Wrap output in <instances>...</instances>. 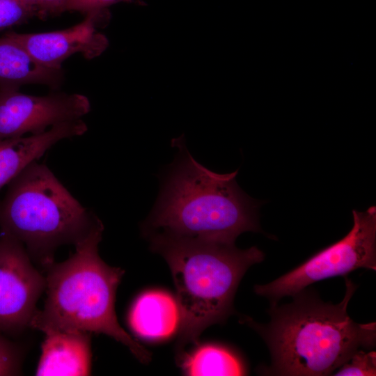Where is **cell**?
I'll list each match as a JSON object with an SVG mask.
<instances>
[{
    "instance_id": "cell-1",
    "label": "cell",
    "mask_w": 376,
    "mask_h": 376,
    "mask_svg": "<svg viewBox=\"0 0 376 376\" xmlns=\"http://www.w3.org/2000/svg\"><path fill=\"white\" fill-rule=\"evenodd\" d=\"M345 281V296L337 304L323 301L316 292L306 288L292 296L290 303L271 304L267 324L242 318L241 322L256 331L269 348L271 364L261 373L330 375L359 348L375 347V322L357 323L347 314L357 285L347 277Z\"/></svg>"
},
{
    "instance_id": "cell-2",
    "label": "cell",
    "mask_w": 376,
    "mask_h": 376,
    "mask_svg": "<svg viewBox=\"0 0 376 376\" xmlns=\"http://www.w3.org/2000/svg\"><path fill=\"white\" fill-rule=\"evenodd\" d=\"M150 249L166 260L176 290L180 320L177 343L180 361L202 332L222 323L234 312L241 279L265 254L256 246L237 248L224 243L152 233L144 235Z\"/></svg>"
},
{
    "instance_id": "cell-3",
    "label": "cell",
    "mask_w": 376,
    "mask_h": 376,
    "mask_svg": "<svg viewBox=\"0 0 376 376\" xmlns=\"http://www.w3.org/2000/svg\"><path fill=\"white\" fill-rule=\"evenodd\" d=\"M237 174L213 172L180 147L142 233L235 243L242 233L260 232L257 202L238 186Z\"/></svg>"
},
{
    "instance_id": "cell-4",
    "label": "cell",
    "mask_w": 376,
    "mask_h": 376,
    "mask_svg": "<svg viewBox=\"0 0 376 376\" xmlns=\"http://www.w3.org/2000/svg\"><path fill=\"white\" fill-rule=\"evenodd\" d=\"M104 225L100 221L89 234L75 244L66 260L47 266V297L35 313L29 327L45 334L80 331L107 335L125 345L141 362L150 353L119 324L115 311L117 288L124 274L100 256L98 245Z\"/></svg>"
},
{
    "instance_id": "cell-5",
    "label": "cell",
    "mask_w": 376,
    "mask_h": 376,
    "mask_svg": "<svg viewBox=\"0 0 376 376\" xmlns=\"http://www.w3.org/2000/svg\"><path fill=\"white\" fill-rule=\"evenodd\" d=\"M7 186L0 200V232L19 241L31 258L46 267L58 247L77 244L100 221L37 161Z\"/></svg>"
},
{
    "instance_id": "cell-6",
    "label": "cell",
    "mask_w": 376,
    "mask_h": 376,
    "mask_svg": "<svg viewBox=\"0 0 376 376\" xmlns=\"http://www.w3.org/2000/svg\"><path fill=\"white\" fill-rule=\"evenodd\" d=\"M353 226L341 240L270 283L256 285L254 292L276 304L317 281L345 276L359 268L376 270V207L352 211Z\"/></svg>"
},
{
    "instance_id": "cell-7",
    "label": "cell",
    "mask_w": 376,
    "mask_h": 376,
    "mask_svg": "<svg viewBox=\"0 0 376 376\" xmlns=\"http://www.w3.org/2000/svg\"><path fill=\"white\" fill-rule=\"evenodd\" d=\"M0 233V331L20 332L30 325L46 279L24 245Z\"/></svg>"
},
{
    "instance_id": "cell-8",
    "label": "cell",
    "mask_w": 376,
    "mask_h": 376,
    "mask_svg": "<svg viewBox=\"0 0 376 376\" xmlns=\"http://www.w3.org/2000/svg\"><path fill=\"white\" fill-rule=\"evenodd\" d=\"M91 109L87 97L79 93L24 94L0 89V139L41 133L65 122L81 119Z\"/></svg>"
},
{
    "instance_id": "cell-9",
    "label": "cell",
    "mask_w": 376,
    "mask_h": 376,
    "mask_svg": "<svg viewBox=\"0 0 376 376\" xmlns=\"http://www.w3.org/2000/svg\"><path fill=\"white\" fill-rule=\"evenodd\" d=\"M105 11L89 12L82 22L63 30L37 33L7 31L3 36L20 45L40 64L60 70L63 62L73 54L93 59L106 49L108 40L98 30L106 19Z\"/></svg>"
},
{
    "instance_id": "cell-10",
    "label": "cell",
    "mask_w": 376,
    "mask_h": 376,
    "mask_svg": "<svg viewBox=\"0 0 376 376\" xmlns=\"http://www.w3.org/2000/svg\"><path fill=\"white\" fill-rule=\"evenodd\" d=\"M88 130L81 120L55 125L29 136L0 139V190L57 142L81 136Z\"/></svg>"
},
{
    "instance_id": "cell-11",
    "label": "cell",
    "mask_w": 376,
    "mask_h": 376,
    "mask_svg": "<svg viewBox=\"0 0 376 376\" xmlns=\"http://www.w3.org/2000/svg\"><path fill=\"white\" fill-rule=\"evenodd\" d=\"M91 369L90 333L54 331L45 334L36 375H88Z\"/></svg>"
},
{
    "instance_id": "cell-12",
    "label": "cell",
    "mask_w": 376,
    "mask_h": 376,
    "mask_svg": "<svg viewBox=\"0 0 376 376\" xmlns=\"http://www.w3.org/2000/svg\"><path fill=\"white\" fill-rule=\"evenodd\" d=\"M180 309L176 299L163 290L142 293L134 302L129 315L132 331L149 340L165 339L179 329Z\"/></svg>"
},
{
    "instance_id": "cell-13",
    "label": "cell",
    "mask_w": 376,
    "mask_h": 376,
    "mask_svg": "<svg viewBox=\"0 0 376 376\" xmlns=\"http://www.w3.org/2000/svg\"><path fill=\"white\" fill-rule=\"evenodd\" d=\"M63 69L46 67L17 42L0 38V89H19L25 84L56 88L63 82Z\"/></svg>"
},
{
    "instance_id": "cell-14",
    "label": "cell",
    "mask_w": 376,
    "mask_h": 376,
    "mask_svg": "<svg viewBox=\"0 0 376 376\" xmlns=\"http://www.w3.org/2000/svg\"><path fill=\"white\" fill-rule=\"evenodd\" d=\"M188 375H244L246 368L240 359L228 348L213 344L198 346L181 360Z\"/></svg>"
},
{
    "instance_id": "cell-15",
    "label": "cell",
    "mask_w": 376,
    "mask_h": 376,
    "mask_svg": "<svg viewBox=\"0 0 376 376\" xmlns=\"http://www.w3.org/2000/svg\"><path fill=\"white\" fill-rule=\"evenodd\" d=\"M134 0H58L47 6L41 13L40 18L58 15L66 11H79L88 13L92 11L106 10L109 6L120 2Z\"/></svg>"
},
{
    "instance_id": "cell-16",
    "label": "cell",
    "mask_w": 376,
    "mask_h": 376,
    "mask_svg": "<svg viewBox=\"0 0 376 376\" xmlns=\"http://www.w3.org/2000/svg\"><path fill=\"white\" fill-rule=\"evenodd\" d=\"M38 17L37 10L19 0H0V31Z\"/></svg>"
},
{
    "instance_id": "cell-17",
    "label": "cell",
    "mask_w": 376,
    "mask_h": 376,
    "mask_svg": "<svg viewBox=\"0 0 376 376\" xmlns=\"http://www.w3.org/2000/svg\"><path fill=\"white\" fill-rule=\"evenodd\" d=\"M376 375V352H365L358 350L351 357L340 366L334 375Z\"/></svg>"
},
{
    "instance_id": "cell-18",
    "label": "cell",
    "mask_w": 376,
    "mask_h": 376,
    "mask_svg": "<svg viewBox=\"0 0 376 376\" xmlns=\"http://www.w3.org/2000/svg\"><path fill=\"white\" fill-rule=\"evenodd\" d=\"M21 363L18 347L0 334V376L19 375Z\"/></svg>"
},
{
    "instance_id": "cell-19",
    "label": "cell",
    "mask_w": 376,
    "mask_h": 376,
    "mask_svg": "<svg viewBox=\"0 0 376 376\" xmlns=\"http://www.w3.org/2000/svg\"><path fill=\"white\" fill-rule=\"evenodd\" d=\"M22 3L34 7L38 11V17H40L41 12L47 6L55 3L58 0H19Z\"/></svg>"
}]
</instances>
